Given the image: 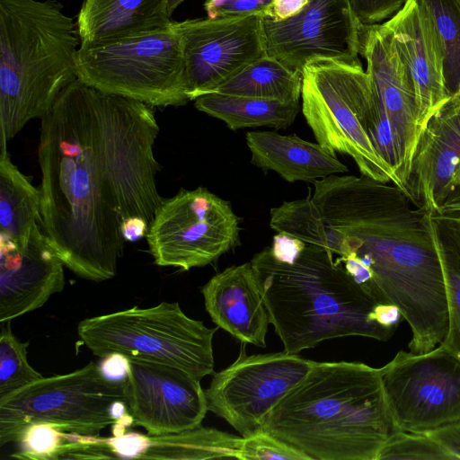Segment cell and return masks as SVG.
Instances as JSON below:
<instances>
[{"mask_svg": "<svg viewBox=\"0 0 460 460\" xmlns=\"http://www.w3.org/2000/svg\"><path fill=\"white\" fill-rule=\"evenodd\" d=\"M159 126L151 106L78 79L41 119L40 227L63 264L81 278H113L122 222L149 226L164 199L154 155Z\"/></svg>", "mask_w": 460, "mask_h": 460, "instance_id": "obj_1", "label": "cell"}, {"mask_svg": "<svg viewBox=\"0 0 460 460\" xmlns=\"http://www.w3.org/2000/svg\"><path fill=\"white\" fill-rule=\"evenodd\" d=\"M313 183L312 201L343 237L336 259L353 279L411 327L440 314L447 293L432 213L395 184L364 175Z\"/></svg>", "mask_w": 460, "mask_h": 460, "instance_id": "obj_2", "label": "cell"}, {"mask_svg": "<svg viewBox=\"0 0 460 460\" xmlns=\"http://www.w3.org/2000/svg\"><path fill=\"white\" fill-rule=\"evenodd\" d=\"M251 264L287 353L347 336L386 341L402 319L396 306L377 302L330 251L288 234H276Z\"/></svg>", "mask_w": 460, "mask_h": 460, "instance_id": "obj_3", "label": "cell"}, {"mask_svg": "<svg viewBox=\"0 0 460 460\" xmlns=\"http://www.w3.org/2000/svg\"><path fill=\"white\" fill-rule=\"evenodd\" d=\"M262 431L309 460H376L396 430L380 368L314 361L265 418Z\"/></svg>", "mask_w": 460, "mask_h": 460, "instance_id": "obj_4", "label": "cell"}, {"mask_svg": "<svg viewBox=\"0 0 460 460\" xmlns=\"http://www.w3.org/2000/svg\"><path fill=\"white\" fill-rule=\"evenodd\" d=\"M76 22L56 0H0V128L7 143L77 79Z\"/></svg>", "mask_w": 460, "mask_h": 460, "instance_id": "obj_5", "label": "cell"}, {"mask_svg": "<svg viewBox=\"0 0 460 460\" xmlns=\"http://www.w3.org/2000/svg\"><path fill=\"white\" fill-rule=\"evenodd\" d=\"M301 73L302 112L317 143L332 155H349L361 175L402 189L368 136L376 103L361 62L314 60Z\"/></svg>", "mask_w": 460, "mask_h": 460, "instance_id": "obj_6", "label": "cell"}, {"mask_svg": "<svg viewBox=\"0 0 460 460\" xmlns=\"http://www.w3.org/2000/svg\"><path fill=\"white\" fill-rule=\"evenodd\" d=\"M77 79L150 106H179L186 94L182 40L176 22L152 31L81 42Z\"/></svg>", "mask_w": 460, "mask_h": 460, "instance_id": "obj_7", "label": "cell"}, {"mask_svg": "<svg viewBox=\"0 0 460 460\" xmlns=\"http://www.w3.org/2000/svg\"><path fill=\"white\" fill-rule=\"evenodd\" d=\"M217 328L187 316L177 302H162L85 318L77 333L100 358L119 352L181 368L201 380L214 373L212 342Z\"/></svg>", "mask_w": 460, "mask_h": 460, "instance_id": "obj_8", "label": "cell"}, {"mask_svg": "<svg viewBox=\"0 0 460 460\" xmlns=\"http://www.w3.org/2000/svg\"><path fill=\"white\" fill-rule=\"evenodd\" d=\"M118 401L125 402L123 383L105 378L93 362L68 374L42 377L0 398V446L17 442L33 423L98 436L115 423L111 409Z\"/></svg>", "mask_w": 460, "mask_h": 460, "instance_id": "obj_9", "label": "cell"}, {"mask_svg": "<svg viewBox=\"0 0 460 460\" xmlns=\"http://www.w3.org/2000/svg\"><path fill=\"white\" fill-rule=\"evenodd\" d=\"M239 218L229 202L204 187L164 199L146 234L158 266L203 267L240 244Z\"/></svg>", "mask_w": 460, "mask_h": 460, "instance_id": "obj_10", "label": "cell"}, {"mask_svg": "<svg viewBox=\"0 0 460 460\" xmlns=\"http://www.w3.org/2000/svg\"><path fill=\"white\" fill-rule=\"evenodd\" d=\"M380 370L395 430L426 434L460 420V359L442 344L399 351Z\"/></svg>", "mask_w": 460, "mask_h": 460, "instance_id": "obj_11", "label": "cell"}, {"mask_svg": "<svg viewBox=\"0 0 460 460\" xmlns=\"http://www.w3.org/2000/svg\"><path fill=\"white\" fill-rule=\"evenodd\" d=\"M244 345L233 364L214 373L204 391L208 411L247 438L262 431L265 418L314 361L285 351L248 356Z\"/></svg>", "mask_w": 460, "mask_h": 460, "instance_id": "obj_12", "label": "cell"}, {"mask_svg": "<svg viewBox=\"0 0 460 460\" xmlns=\"http://www.w3.org/2000/svg\"><path fill=\"white\" fill-rule=\"evenodd\" d=\"M176 25L182 40L189 101L211 93L267 55L261 15L189 19Z\"/></svg>", "mask_w": 460, "mask_h": 460, "instance_id": "obj_13", "label": "cell"}, {"mask_svg": "<svg viewBox=\"0 0 460 460\" xmlns=\"http://www.w3.org/2000/svg\"><path fill=\"white\" fill-rule=\"evenodd\" d=\"M266 53L301 72L314 60L358 62L363 24L349 0H308L288 20L262 17Z\"/></svg>", "mask_w": 460, "mask_h": 460, "instance_id": "obj_14", "label": "cell"}, {"mask_svg": "<svg viewBox=\"0 0 460 460\" xmlns=\"http://www.w3.org/2000/svg\"><path fill=\"white\" fill-rule=\"evenodd\" d=\"M359 55L366 59L380 113L390 125L396 155L394 172L409 197L407 185L420 137L410 69L385 23L363 25Z\"/></svg>", "mask_w": 460, "mask_h": 460, "instance_id": "obj_15", "label": "cell"}, {"mask_svg": "<svg viewBox=\"0 0 460 460\" xmlns=\"http://www.w3.org/2000/svg\"><path fill=\"white\" fill-rule=\"evenodd\" d=\"M128 358L123 392L134 425L152 435L177 433L201 425L208 411L200 380L172 366Z\"/></svg>", "mask_w": 460, "mask_h": 460, "instance_id": "obj_16", "label": "cell"}, {"mask_svg": "<svg viewBox=\"0 0 460 460\" xmlns=\"http://www.w3.org/2000/svg\"><path fill=\"white\" fill-rule=\"evenodd\" d=\"M63 265L40 224L18 240L0 236V323L39 309L61 292Z\"/></svg>", "mask_w": 460, "mask_h": 460, "instance_id": "obj_17", "label": "cell"}, {"mask_svg": "<svg viewBox=\"0 0 460 460\" xmlns=\"http://www.w3.org/2000/svg\"><path fill=\"white\" fill-rule=\"evenodd\" d=\"M410 69L421 136L430 118L449 100L442 48L428 9L420 0H406L387 22Z\"/></svg>", "mask_w": 460, "mask_h": 460, "instance_id": "obj_18", "label": "cell"}, {"mask_svg": "<svg viewBox=\"0 0 460 460\" xmlns=\"http://www.w3.org/2000/svg\"><path fill=\"white\" fill-rule=\"evenodd\" d=\"M460 160V91L430 118L416 146L407 192L413 202L436 213L451 191Z\"/></svg>", "mask_w": 460, "mask_h": 460, "instance_id": "obj_19", "label": "cell"}, {"mask_svg": "<svg viewBox=\"0 0 460 460\" xmlns=\"http://www.w3.org/2000/svg\"><path fill=\"white\" fill-rule=\"evenodd\" d=\"M201 293L206 310L218 328L242 343L266 347L270 315L251 261L216 274Z\"/></svg>", "mask_w": 460, "mask_h": 460, "instance_id": "obj_20", "label": "cell"}, {"mask_svg": "<svg viewBox=\"0 0 460 460\" xmlns=\"http://www.w3.org/2000/svg\"><path fill=\"white\" fill-rule=\"evenodd\" d=\"M246 143L251 162L264 171L276 172L288 182H314L332 174L348 172V167L318 143L296 135L275 131H250Z\"/></svg>", "mask_w": 460, "mask_h": 460, "instance_id": "obj_21", "label": "cell"}, {"mask_svg": "<svg viewBox=\"0 0 460 460\" xmlns=\"http://www.w3.org/2000/svg\"><path fill=\"white\" fill-rule=\"evenodd\" d=\"M168 0H84L76 17L81 42H93L168 26Z\"/></svg>", "mask_w": 460, "mask_h": 460, "instance_id": "obj_22", "label": "cell"}, {"mask_svg": "<svg viewBox=\"0 0 460 460\" xmlns=\"http://www.w3.org/2000/svg\"><path fill=\"white\" fill-rule=\"evenodd\" d=\"M195 107L226 123L232 130L245 128L289 127L300 111L299 102L209 93L195 100Z\"/></svg>", "mask_w": 460, "mask_h": 460, "instance_id": "obj_23", "label": "cell"}, {"mask_svg": "<svg viewBox=\"0 0 460 460\" xmlns=\"http://www.w3.org/2000/svg\"><path fill=\"white\" fill-rule=\"evenodd\" d=\"M0 142V236L18 240L40 225V191L12 163Z\"/></svg>", "mask_w": 460, "mask_h": 460, "instance_id": "obj_24", "label": "cell"}, {"mask_svg": "<svg viewBox=\"0 0 460 460\" xmlns=\"http://www.w3.org/2000/svg\"><path fill=\"white\" fill-rule=\"evenodd\" d=\"M301 91L302 73L265 55L211 93L299 102Z\"/></svg>", "mask_w": 460, "mask_h": 460, "instance_id": "obj_25", "label": "cell"}, {"mask_svg": "<svg viewBox=\"0 0 460 460\" xmlns=\"http://www.w3.org/2000/svg\"><path fill=\"white\" fill-rule=\"evenodd\" d=\"M432 216L448 313L447 332L440 344L460 359V212L439 210Z\"/></svg>", "mask_w": 460, "mask_h": 460, "instance_id": "obj_26", "label": "cell"}, {"mask_svg": "<svg viewBox=\"0 0 460 460\" xmlns=\"http://www.w3.org/2000/svg\"><path fill=\"white\" fill-rule=\"evenodd\" d=\"M270 214V226L278 234L322 247L335 256L341 255V234L323 220L311 198L285 201L271 208Z\"/></svg>", "mask_w": 460, "mask_h": 460, "instance_id": "obj_27", "label": "cell"}, {"mask_svg": "<svg viewBox=\"0 0 460 460\" xmlns=\"http://www.w3.org/2000/svg\"><path fill=\"white\" fill-rule=\"evenodd\" d=\"M433 22L444 58V77L452 96L460 89V5L456 0H420Z\"/></svg>", "mask_w": 460, "mask_h": 460, "instance_id": "obj_28", "label": "cell"}, {"mask_svg": "<svg viewBox=\"0 0 460 460\" xmlns=\"http://www.w3.org/2000/svg\"><path fill=\"white\" fill-rule=\"evenodd\" d=\"M29 341H20L9 326L0 334V398L42 377L27 358Z\"/></svg>", "mask_w": 460, "mask_h": 460, "instance_id": "obj_29", "label": "cell"}, {"mask_svg": "<svg viewBox=\"0 0 460 460\" xmlns=\"http://www.w3.org/2000/svg\"><path fill=\"white\" fill-rule=\"evenodd\" d=\"M453 460L452 456L427 434L394 431L380 448L376 460Z\"/></svg>", "mask_w": 460, "mask_h": 460, "instance_id": "obj_30", "label": "cell"}, {"mask_svg": "<svg viewBox=\"0 0 460 460\" xmlns=\"http://www.w3.org/2000/svg\"><path fill=\"white\" fill-rule=\"evenodd\" d=\"M66 442L65 432L48 423L28 426L16 443L18 450L12 457L25 460H57Z\"/></svg>", "mask_w": 460, "mask_h": 460, "instance_id": "obj_31", "label": "cell"}, {"mask_svg": "<svg viewBox=\"0 0 460 460\" xmlns=\"http://www.w3.org/2000/svg\"><path fill=\"white\" fill-rule=\"evenodd\" d=\"M265 459L309 460L299 450L264 431L243 438L240 460Z\"/></svg>", "mask_w": 460, "mask_h": 460, "instance_id": "obj_32", "label": "cell"}, {"mask_svg": "<svg viewBox=\"0 0 460 460\" xmlns=\"http://www.w3.org/2000/svg\"><path fill=\"white\" fill-rule=\"evenodd\" d=\"M271 0H206L204 9L209 18L229 16H267Z\"/></svg>", "mask_w": 460, "mask_h": 460, "instance_id": "obj_33", "label": "cell"}, {"mask_svg": "<svg viewBox=\"0 0 460 460\" xmlns=\"http://www.w3.org/2000/svg\"><path fill=\"white\" fill-rule=\"evenodd\" d=\"M406 0H349V4L363 25L378 24L391 18Z\"/></svg>", "mask_w": 460, "mask_h": 460, "instance_id": "obj_34", "label": "cell"}, {"mask_svg": "<svg viewBox=\"0 0 460 460\" xmlns=\"http://www.w3.org/2000/svg\"><path fill=\"white\" fill-rule=\"evenodd\" d=\"M426 434L438 442L453 460L460 459V420Z\"/></svg>", "mask_w": 460, "mask_h": 460, "instance_id": "obj_35", "label": "cell"}, {"mask_svg": "<svg viewBox=\"0 0 460 460\" xmlns=\"http://www.w3.org/2000/svg\"><path fill=\"white\" fill-rule=\"evenodd\" d=\"M98 365L101 373L111 382L124 383L128 376L129 358L128 356L114 352L102 358Z\"/></svg>", "mask_w": 460, "mask_h": 460, "instance_id": "obj_36", "label": "cell"}, {"mask_svg": "<svg viewBox=\"0 0 460 460\" xmlns=\"http://www.w3.org/2000/svg\"><path fill=\"white\" fill-rule=\"evenodd\" d=\"M308 0H271L268 6V18L280 22L296 16L303 11Z\"/></svg>", "mask_w": 460, "mask_h": 460, "instance_id": "obj_37", "label": "cell"}, {"mask_svg": "<svg viewBox=\"0 0 460 460\" xmlns=\"http://www.w3.org/2000/svg\"><path fill=\"white\" fill-rule=\"evenodd\" d=\"M149 229L147 221L137 216L126 218L120 226V232L125 242H136L145 236Z\"/></svg>", "mask_w": 460, "mask_h": 460, "instance_id": "obj_38", "label": "cell"}, {"mask_svg": "<svg viewBox=\"0 0 460 460\" xmlns=\"http://www.w3.org/2000/svg\"><path fill=\"white\" fill-rule=\"evenodd\" d=\"M439 210L460 212V186L455 187L441 204Z\"/></svg>", "mask_w": 460, "mask_h": 460, "instance_id": "obj_39", "label": "cell"}, {"mask_svg": "<svg viewBox=\"0 0 460 460\" xmlns=\"http://www.w3.org/2000/svg\"><path fill=\"white\" fill-rule=\"evenodd\" d=\"M456 186H460V160L451 180V190Z\"/></svg>", "mask_w": 460, "mask_h": 460, "instance_id": "obj_40", "label": "cell"}, {"mask_svg": "<svg viewBox=\"0 0 460 460\" xmlns=\"http://www.w3.org/2000/svg\"><path fill=\"white\" fill-rule=\"evenodd\" d=\"M185 0H168V13L170 16L173 13L176 8Z\"/></svg>", "mask_w": 460, "mask_h": 460, "instance_id": "obj_41", "label": "cell"}, {"mask_svg": "<svg viewBox=\"0 0 460 460\" xmlns=\"http://www.w3.org/2000/svg\"><path fill=\"white\" fill-rule=\"evenodd\" d=\"M457 2V4L460 5V0H456Z\"/></svg>", "mask_w": 460, "mask_h": 460, "instance_id": "obj_42", "label": "cell"}, {"mask_svg": "<svg viewBox=\"0 0 460 460\" xmlns=\"http://www.w3.org/2000/svg\"><path fill=\"white\" fill-rule=\"evenodd\" d=\"M459 91H460V89H459Z\"/></svg>", "mask_w": 460, "mask_h": 460, "instance_id": "obj_43", "label": "cell"}]
</instances>
